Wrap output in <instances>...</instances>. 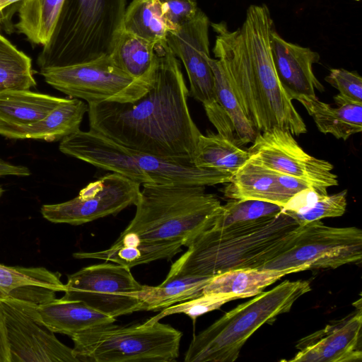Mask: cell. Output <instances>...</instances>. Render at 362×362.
I'll return each instance as SVG.
<instances>
[{
  "instance_id": "cell-1",
  "label": "cell",
  "mask_w": 362,
  "mask_h": 362,
  "mask_svg": "<svg viewBox=\"0 0 362 362\" xmlns=\"http://www.w3.org/2000/svg\"><path fill=\"white\" fill-rule=\"evenodd\" d=\"M156 51L151 88L132 102L88 104L90 129L136 151L193 162L202 133L189 112L180 64L167 44Z\"/></svg>"
},
{
  "instance_id": "cell-2",
  "label": "cell",
  "mask_w": 362,
  "mask_h": 362,
  "mask_svg": "<svg viewBox=\"0 0 362 362\" xmlns=\"http://www.w3.org/2000/svg\"><path fill=\"white\" fill-rule=\"evenodd\" d=\"M216 33L213 52L222 62L233 90L251 124L259 132L274 127L299 136L306 125L277 76L272 54L275 28L265 4L251 5L241 28L210 24Z\"/></svg>"
},
{
  "instance_id": "cell-3",
  "label": "cell",
  "mask_w": 362,
  "mask_h": 362,
  "mask_svg": "<svg viewBox=\"0 0 362 362\" xmlns=\"http://www.w3.org/2000/svg\"><path fill=\"white\" fill-rule=\"evenodd\" d=\"M298 226L282 210L276 216L252 221L211 227L171 265L165 279L261 268L286 247Z\"/></svg>"
},
{
  "instance_id": "cell-4",
  "label": "cell",
  "mask_w": 362,
  "mask_h": 362,
  "mask_svg": "<svg viewBox=\"0 0 362 362\" xmlns=\"http://www.w3.org/2000/svg\"><path fill=\"white\" fill-rule=\"evenodd\" d=\"M134 217L124 230L156 243L180 241L188 247L213 227L222 205L205 186L143 185Z\"/></svg>"
},
{
  "instance_id": "cell-5",
  "label": "cell",
  "mask_w": 362,
  "mask_h": 362,
  "mask_svg": "<svg viewBox=\"0 0 362 362\" xmlns=\"http://www.w3.org/2000/svg\"><path fill=\"white\" fill-rule=\"evenodd\" d=\"M63 153L95 167L118 173L140 185L211 186L227 183L232 175L200 169L191 160L159 157L120 145L89 129L78 130L61 140Z\"/></svg>"
},
{
  "instance_id": "cell-6",
  "label": "cell",
  "mask_w": 362,
  "mask_h": 362,
  "mask_svg": "<svg viewBox=\"0 0 362 362\" xmlns=\"http://www.w3.org/2000/svg\"><path fill=\"white\" fill-rule=\"evenodd\" d=\"M127 0H64L53 33L37 59L40 69L110 55Z\"/></svg>"
},
{
  "instance_id": "cell-7",
  "label": "cell",
  "mask_w": 362,
  "mask_h": 362,
  "mask_svg": "<svg viewBox=\"0 0 362 362\" xmlns=\"http://www.w3.org/2000/svg\"><path fill=\"white\" fill-rule=\"evenodd\" d=\"M307 281L286 280L274 288L225 313L194 335L185 353V362H233L247 340L264 324L288 313L294 303L310 291Z\"/></svg>"
},
{
  "instance_id": "cell-8",
  "label": "cell",
  "mask_w": 362,
  "mask_h": 362,
  "mask_svg": "<svg viewBox=\"0 0 362 362\" xmlns=\"http://www.w3.org/2000/svg\"><path fill=\"white\" fill-rule=\"evenodd\" d=\"M182 334L156 321L126 326L113 323L70 337L78 361L171 362L179 356Z\"/></svg>"
},
{
  "instance_id": "cell-9",
  "label": "cell",
  "mask_w": 362,
  "mask_h": 362,
  "mask_svg": "<svg viewBox=\"0 0 362 362\" xmlns=\"http://www.w3.org/2000/svg\"><path fill=\"white\" fill-rule=\"evenodd\" d=\"M361 259L360 228L331 227L319 220L299 226L286 247L261 269H335Z\"/></svg>"
},
{
  "instance_id": "cell-10",
  "label": "cell",
  "mask_w": 362,
  "mask_h": 362,
  "mask_svg": "<svg viewBox=\"0 0 362 362\" xmlns=\"http://www.w3.org/2000/svg\"><path fill=\"white\" fill-rule=\"evenodd\" d=\"M45 82L88 104L132 102L143 95L153 81L136 79L119 69L110 55L70 66L40 71Z\"/></svg>"
},
{
  "instance_id": "cell-11",
  "label": "cell",
  "mask_w": 362,
  "mask_h": 362,
  "mask_svg": "<svg viewBox=\"0 0 362 362\" xmlns=\"http://www.w3.org/2000/svg\"><path fill=\"white\" fill-rule=\"evenodd\" d=\"M207 16L199 9L191 19L168 32L166 42L183 63L189 81V94L201 102L209 121L218 134L233 139L234 129L225 112L217 103L214 78L209 63V27Z\"/></svg>"
},
{
  "instance_id": "cell-12",
  "label": "cell",
  "mask_w": 362,
  "mask_h": 362,
  "mask_svg": "<svg viewBox=\"0 0 362 362\" xmlns=\"http://www.w3.org/2000/svg\"><path fill=\"white\" fill-rule=\"evenodd\" d=\"M65 286L64 298L81 300L115 318L144 310L142 302L134 295L143 285L129 268L116 263L83 267L68 276Z\"/></svg>"
},
{
  "instance_id": "cell-13",
  "label": "cell",
  "mask_w": 362,
  "mask_h": 362,
  "mask_svg": "<svg viewBox=\"0 0 362 362\" xmlns=\"http://www.w3.org/2000/svg\"><path fill=\"white\" fill-rule=\"evenodd\" d=\"M140 184L118 173H107L83 188L75 198L65 202L45 204L40 212L54 223L78 226L109 215H116L135 205Z\"/></svg>"
},
{
  "instance_id": "cell-14",
  "label": "cell",
  "mask_w": 362,
  "mask_h": 362,
  "mask_svg": "<svg viewBox=\"0 0 362 362\" xmlns=\"http://www.w3.org/2000/svg\"><path fill=\"white\" fill-rule=\"evenodd\" d=\"M247 151L263 166L308 182L320 195L327 194V187L338 185L334 166L307 153L286 130L274 127L257 133Z\"/></svg>"
},
{
  "instance_id": "cell-15",
  "label": "cell",
  "mask_w": 362,
  "mask_h": 362,
  "mask_svg": "<svg viewBox=\"0 0 362 362\" xmlns=\"http://www.w3.org/2000/svg\"><path fill=\"white\" fill-rule=\"evenodd\" d=\"M36 305L8 296L0 297L11 362H79L72 348L38 322Z\"/></svg>"
},
{
  "instance_id": "cell-16",
  "label": "cell",
  "mask_w": 362,
  "mask_h": 362,
  "mask_svg": "<svg viewBox=\"0 0 362 362\" xmlns=\"http://www.w3.org/2000/svg\"><path fill=\"white\" fill-rule=\"evenodd\" d=\"M355 310L300 339L299 350L291 362H356L362 359V305L360 298Z\"/></svg>"
},
{
  "instance_id": "cell-17",
  "label": "cell",
  "mask_w": 362,
  "mask_h": 362,
  "mask_svg": "<svg viewBox=\"0 0 362 362\" xmlns=\"http://www.w3.org/2000/svg\"><path fill=\"white\" fill-rule=\"evenodd\" d=\"M272 59L279 80L291 100L300 95H315L324 86L313 71L320 54L309 47L286 41L274 28L271 35Z\"/></svg>"
},
{
  "instance_id": "cell-18",
  "label": "cell",
  "mask_w": 362,
  "mask_h": 362,
  "mask_svg": "<svg viewBox=\"0 0 362 362\" xmlns=\"http://www.w3.org/2000/svg\"><path fill=\"white\" fill-rule=\"evenodd\" d=\"M88 105L78 98H66L46 117L35 123L15 125L0 122V135L12 139H39L55 141L80 129Z\"/></svg>"
},
{
  "instance_id": "cell-19",
  "label": "cell",
  "mask_w": 362,
  "mask_h": 362,
  "mask_svg": "<svg viewBox=\"0 0 362 362\" xmlns=\"http://www.w3.org/2000/svg\"><path fill=\"white\" fill-rule=\"evenodd\" d=\"M182 246L180 241L149 242L134 233L123 231L110 247L96 252H78L73 257L109 261L131 269L156 260H170L182 251Z\"/></svg>"
},
{
  "instance_id": "cell-20",
  "label": "cell",
  "mask_w": 362,
  "mask_h": 362,
  "mask_svg": "<svg viewBox=\"0 0 362 362\" xmlns=\"http://www.w3.org/2000/svg\"><path fill=\"white\" fill-rule=\"evenodd\" d=\"M38 322L54 333L71 337L84 330L113 323L116 318L83 302L64 297L36 305Z\"/></svg>"
},
{
  "instance_id": "cell-21",
  "label": "cell",
  "mask_w": 362,
  "mask_h": 362,
  "mask_svg": "<svg viewBox=\"0 0 362 362\" xmlns=\"http://www.w3.org/2000/svg\"><path fill=\"white\" fill-rule=\"evenodd\" d=\"M224 187V196L231 199H254L282 208L289 201L280 182L279 173L250 158Z\"/></svg>"
},
{
  "instance_id": "cell-22",
  "label": "cell",
  "mask_w": 362,
  "mask_h": 362,
  "mask_svg": "<svg viewBox=\"0 0 362 362\" xmlns=\"http://www.w3.org/2000/svg\"><path fill=\"white\" fill-rule=\"evenodd\" d=\"M298 100L313 117L318 130L346 141L362 131V104L356 103L337 94L334 97L337 107L320 101L316 95H300Z\"/></svg>"
},
{
  "instance_id": "cell-23",
  "label": "cell",
  "mask_w": 362,
  "mask_h": 362,
  "mask_svg": "<svg viewBox=\"0 0 362 362\" xmlns=\"http://www.w3.org/2000/svg\"><path fill=\"white\" fill-rule=\"evenodd\" d=\"M303 267L283 270L245 268L229 270L213 276L203 290L204 293L230 294L245 298L257 296L286 274L305 271Z\"/></svg>"
},
{
  "instance_id": "cell-24",
  "label": "cell",
  "mask_w": 362,
  "mask_h": 362,
  "mask_svg": "<svg viewBox=\"0 0 362 362\" xmlns=\"http://www.w3.org/2000/svg\"><path fill=\"white\" fill-rule=\"evenodd\" d=\"M110 56L115 65L130 76L153 81L158 63L154 42L121 30Z\"/></svg>"
},
{
  "instance_id": "cell-25",
  "label": "cell",
  "mask_w": 362,
  "mask_h": 362,
  "mask_svg": "<svg viewBox=\"0 0 362 362\" xmlns=\"http://www.w3.org/2000/svg\"><path fill=\"white\" fill-rule=\"evenodd\" d=\"M66 98L13 90L0 93V122L15 125L35 123L46 117Z\"/></svg>"
},
{
  "instance_id": "cell-26",
  "label": "cell",
  "mask_w": 362,
  "mask_h": 362,
  "mask_svg": "<svg viewBox=\"0 0 362 362\" xmlns=\"http://www.w3.org/2000/svg\"><path fill=\"white\" fill-rule=\"evenodd\" d=\"M250 158L247 151L219 134H202L194 155V165L204 170L234 175Z\"/></svg>"
},
{
  "instance_id": "cell-27",
  "label": "cell",
  "mask_w": 362,
  "mask_h": 362,
  "mask_svg": "<svg viewBox=\"0 0 362 362\" xmlns=\"http://www.w3.org/2000/svg\"><path fill=\"white\" fill-rule=\"evenodd\" d=\"M122 30L156 45H165L170 30L167 9L159 0H132L126 7Z\"/></svg>"
},
{
  "instance_id": "cell-28",
  "label": "cell",
  "mask_w": 362,
  "mask_h": 362,
  "mask_svg": "<svg viewBox=\"0 0 362 362\" xmlns=\"http://www.w3.org/2000/svg\"><path fill=\"white\" fill-rule=\"evenodd\" d=\"M213 276H187L165 279L160 285H143L134 293L144 311H157L203 294V290Z\"/></svg>"
},
{
  "instance_id": "cell-29",
  "label": "cell",
  "mask_w": 362,
  "mask_h": 362,
  "mask_svg": "<svg viewBox=\"0 0 362 362\" xmlns=\"http://www.w3.org/2000/svg\"><path fill=\"white\" fill-rule=\"evenodd\" d=\"M64 0H23L15 28L33 45H45L49 40Z\"/></svg>"
},
{
  "instance_id": "cell-30",
  "label": "cell",
  "mask_w": 362,
  "mask_h": 362,
  "mask_svg": "<svg viewBox=\"0 0 362 362\" xmlns=\"http://www.w3.org/2000/svg\"><path fill=\"white\" fill-rule=\"evenodd\" d=\"M33 286L65 292L58 272L43 267H11L0 264V291L4 296L25 300Z\"/></svg>"
},
{
  "instance_id": "cell-31",
  "label": "cell",
  "mask_w": 362,
  "mask_h": 362,
  "mask_svg": "<svg viewBox=\"0 0 362 362\" xmlns=\"http://www.w3.org/2000/svg\"><path fill=\"white\" fill-rule=\"evenodd\" d=\"M214 78V90L217 103L230 119L238 145H245L254 141L257 131L245 116L233 90L226 71L218 59H209Z\"/></svg>"
},
{
  "instance_id": "cell-32",
  "label": "cell",
  "mask_w": 362,
  "mask_h": 362,
  "mask_svg": "<svg viewBox=\"0 0 362 362\" xmlns=\"http://www.w3.org/2000/svg\"><path fill=\"white\" fill-rule=\"evenodd\" d=\"M35 86L30 57L0 34V93Z\"/></svg>"
},
{
  "instance_id": "cell-33",
  "label": "cell",
  "mask_w": 362,
  "mask_h": 362,
  "mask_svg": "<svg viewBox=\"0 0 362 362\" xmlns=\"http://www.w3.org/2000/svg\"><path fill=\"white\" fill-rule=\"evenodd\" d=\"M283 208L277 204L254 199H233L222 205L213 227L252 221L279 214Z\"/></svg>"
},
{
  "instance_id": "cell-34",
  "label": "cell",
  "mask_w": 362,
  "mask_h": 362,
  "mask_svg": "<svg viewBox=\"0 0 362 362\" xmlns=\"http://www.w3.org/2000/svg\"><path fill=\"white\" fill-rule=\"evenodd\" d=\"M240 298L230 294L204 293L194 298L179 303L163 308L158 315L148 319L146 322L152 323L173 314L183 313L194 322L198 317L206 313L218 309L223 304Z\"/></svg>"
},
{
  "instance_id": "cell-35",
  "label": "cell",
  "mask_w": 362,
  "mask_h": 362,
  "mask_svg": "<svg viewBox=\"0 0 362 362\" xmlns=\"http://www.w3.org/2000/svg\"><path fill=\"white\" fill-rule=\"evenodd\" d=\"M347 190L332 194L320 196L308 207L297 212H287L299 226L319 221L325 218L342 216L346 209Z\"/></svg>"
},
{
  "instance_id": "cell-36",
  "label": "cell",
  "mask_w": 362,
  "mask_h": 362,
  "mask_svg": "<svg viewBox=\"0 0 362 362\" xmlns=\"http://www.w3.org/2000/svg\"><path fill=\"white\" fill-rule=\"evenodd\" d=\"M325 79L344 98L362 104V78L356 72L342 68L331 69Z\"/></svg>"
},
{
  "instance_id": "cell-37",
  "label": "cell",
  "mask_w": 362,
  "mask_h": 362,
  "mask_svg": "<svg viewBox=\"0 0 362 362\" xmlns=\"http://www.w3.org/2000/svg\"><path fill=\"white\" fill-rule=\"evenodd\" d=\"M167 9L170 30L193 18L198 10L196 0H159Z\"/></svg>"
},
{
  "instance_id": "cell-38",
  "label": "cell",
  "mask_w": 362,
  "mask_h": 362,
  "mask_svg": "<svg viewBox=\"0 0 362 362\" xmlns=\"http://www.w3.org/2000/svg\"><path fill=\"white\" fill-rule=\"evenodd\" d=\"M23 0H0V27L4 30L12 28V18Z\"/></svg>"
},
{
  "instance_id": "cell-39",
  "label": "cell",
  "mask_w": 362,
  "mask_h": 362,
  "mask_svg": "<svg viewBox=\"0 0 362 362\" xmlns=\"http://www.w3.org/2000/svg\"><path fill=\"white\" fill-rule=\"evenodd\" d=\"M0 362H11L5 317L0 306Z\"/></svg>"
},
{
  "instance_id": "cell-40",
  "label": "cell",
  "mask_w": 362,
  "mask_h": 362,
  "mask_svg": "<svg viewBox=\"0 0 362 362\" xmlns=\"http://www.w3.org/2000/svg\"><path fill=\"white\" fill-rule=\"evenodd\" d=\"M31 173L27 167L23 165H15L0 158V176H28Z\"/></svg>"
},
{
  "instance_id": "cell-41",
  "label": "cell",
  "mask_w": 362,
  "mask_h": 362,
  "mask_svg": "<svg viewBox=\"0 0 362 362\" xmlns=\"http://www.w3.org/2000/svg\"><path fill=\"white\" fill-rule=\"evenodd\" d=\"M4 190L3 189V188L0 186V197H1V195L3 194Z\"/></svg>"
},
{
  "instance_id": "cell-42",
  "label": "cell",
  "mask_w": 362,
  "mask_h": 362,
  "mask_svg": "<svg viewBox=\"0 0 362 362\" xmlns=\"http://www.w3.org/2000/svg\"><path fill=\"white\" fill-rule=\"evenodd\" d=\"M1 296H5L0 291V297Z\"/></svg>"
},
{
  "instance_id": "cell-43",
  "label": "cell",
  "mask_w": 362,
  "mask_h": 362,
  "mask_svg": "<svg viewBox=\"0 0 362 362\" xmlns=\"http://www.w3.org/2000/svg\"><path fill=\"white\" fill-rule=\"evenodd\" d=\"M0 29H1V28H0Z\"/></svg>"
}]
</instances>
